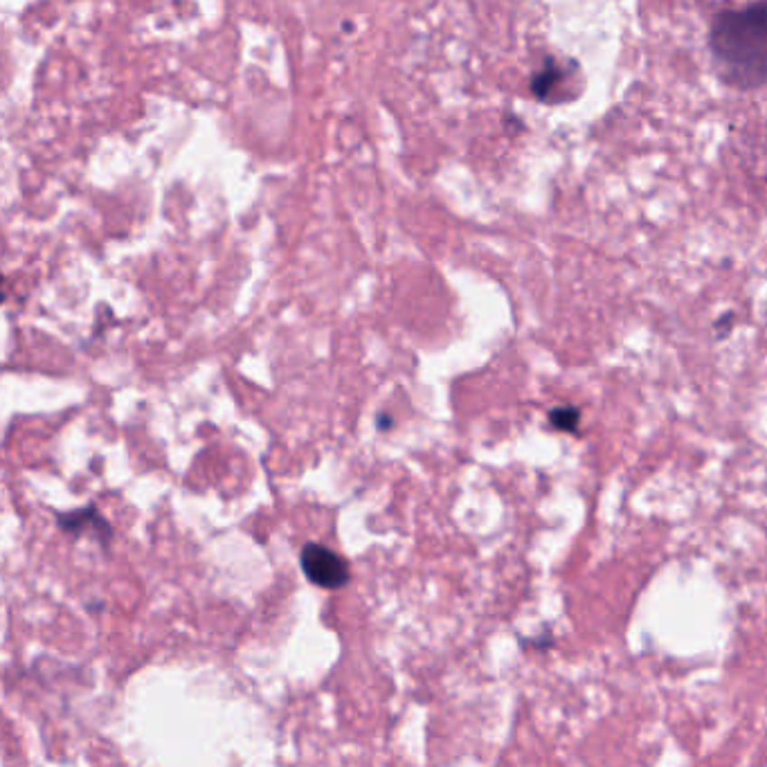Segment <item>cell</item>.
Returning a JSON list of instances; mask_svg holds the SVG:
<instances>
[{
    "instance_id": "cell-1",
    "label": "cell",
    "mask_w": 767,
    "mask_h": 767,
    "mask_svg": "<svg viewBox=\"0 0 767 767\" xmlns=\"http://www.w3.org/2000/svg\"><path fill=\"white\" fill-rule=\"evenodd\" d=\"M709 48L732 84L767 86V3L715 14L709 27Z\"/></svg>"
},
{
    "instance_id": "cell-2",
    "label": "cell",
    "mask_w": 767,
    "mask_h": 767,
    "mask_svg": "<svg viewBox=\"0 0 767 767\" xmlns=\"http://www.w3.org/2000/svg\"><path fill=\"white\" fill-rule=\"evenodd\" d=\"M299 565H302L304 576L317 588L340 590L351 579L349 563L325 544H304L302 554H299Z\"/></svg>"
},
{
    "instance_id": "cell-3",
    "label": "cell",
    "mask_w": 767,
    "mask_h": 767,
    "mask_svg": "<svg viewBox=\"0 0 767 767\" xmlns=\"http://www.w3.org/2000/svg\"><path fill=\"white\" fill-rule=\"evenodd\" d=\"M59 525H62L63 531H68V534L72 535H81L90 531V534H99L104 543L106 538H110L109 522L99 516V511H97L95 507H86V509L59 516Z\"/></svg>"
},
{
    "instance_id": "cell-4",
    "label": "cell",
    "mask_w": 767,
    "mask_h": 767,
    "mask_svg": "<svg viewBox=\"0 0 767 767\" xmlns=\"http://www.w3.org/2000/svg\"><path fill=\"white\" fill-rule=\"evenodd\" d=\"M565 84V68L558 66L554 59H547L544 66L531 80V92H534L538 99L543 101H554L556 99V92H561V88Z\"/></svg>"
},
{
    "instance_id": "cell-5",
    "label": "cell",
    "mask_w": 767,
    "mask_h": 767,
    "mask_svg": "<svg viewBox=\"0 0 767 767\" xmlns=\"http://www.w3.org/2000/svg\"><path fill=\"white\" fill-rule=\"evenodd\" d=\"M549 423L561 432H576L581 426V412L572 405H563L549 412Z\"/></svg>"
}]
</instances>
